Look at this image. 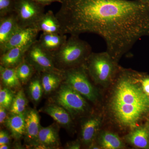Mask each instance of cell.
I'll return each instance as SVG.
<instances>
[{
  "label": "cell",
  "instance_id": "cell-1",
  "mask_svg": "<svg viewBox=\"0 0 149 149\" xmlns=\"http://www.w3.org/2000/svg\"><path fill=\"white\" fill-rule=\"evenodd\" d=\"M56 14L63 33H94L118 63L136 42L149 36V3L141 0H61Z\"/></svg>",
  "mask_w": 149,
  "mask_h": 149
},
{
  "label": "cell",
  "instance_id": "cell-2",
  "mask_svg": "<svg viewBox=\"0 0 149 149\" xmlns=\"http://www.w3.org/2000/svg\"><path fill=\"white\" fill-rule=\"evenodd\" d=\"M140 73L120 67L108 102L110 115L120 128L132 130L149 113V96L143 91Z\"/></svg>",
  "mask_w": 149,
  "mask_h": 149
},
{
  "label": "cell",
  "instance_id": "cell-3",
  "mask_svg": "<svg viewBox=\"0 0 149 149\" xmlns=\"http://www.w3.org/2000/svg\"><path fill=\"white\" fill-rule=\"evenodd\" d=\"M79 36L70 35L59 49L52 53L58 69L64 70L83 65L92 53L91 46Z\"/></svg>",
  "mask_w": 149,
  "mask_h": 149
},
{
  "label": "cell",
  "instance_id": "cell-4",
  "mask_svg": "<svg viewBox=\"0 0 149 149\" xmlns=\"http://www.w3.org/2000/svg\"><path fill=\"white\" fill-rule=\"evenodd\" d=\"M90 78L94 83L106 87L114 81L119 71L118 63L107 52H92L84 64Z\"/></svg>",
  "mask_w": 149,
  "mask_h": 149
},
{
  "label": "cell",
  "instance_id": "cell-5",
  "mask_svg": "<svg viewBox=\"0 0 149 149\" xmlns=\"http://www.w3.org/2000/svg\"><path fill=\"white\" fill-rule=\"evenodd\" d=\"M52 95L50 101L64 108L73 119L85 116L90 111L87 100L63 82Z\"/></svg>",
  "mask_w": 149,
  "mask_h": 149
},
{
  "label": "cell",
  "instance_id": "cell-6",
  "mask_svg": "<svg viewBox=\"0 0 149 149\" xmlns=\"http://www.w3.org/2000/svg\"><path fill=\"white\" fill-rule=\"evenodd\" d=\"M63 77L64 83L86 100L94 103L97 101L98 92L90 81L84 64L63 70Z\"/></svg>",
  "mask_w": 149,
  "mask_h": 149
},
{
  "label": "cell",
  "instance_id": "cell-7",
  "mask_svg": "<svg viewBox=\"0 0 149 149\" xmlns=\"http://www.w3.org/2000/svg\"><path fill=\"white\" fill-rule=\"evenodd\" d=\"M24 58L32 65L37 72H54L62 73L63 70L57 68L52 54L40 45L38 40L32 43L28 48Z\"/></svg>",
  "mask_w": 149,
  "mask_h": 149
},
{
  "label": "cell",
  "instance_id": "cell-8",
  "mask_svg": "<svg viewBox=\"0 0 149 149\" xmlns=\"http://www.w3.org/2000/svg\"><path fill=\"white\" fill-rule=\"evenodd\" d=\"M45 8L34 0H15L14 13L19 26L34 27L45 13Z\"/></svg>",
  "mask_w": 149,
  "mask_h": 149
},
{
  "label": "cell",
  "instance_id": "cell-9",
  "mask_svg": "<svg viewBox=\"0 0 149 149\" xmlns=\"http://www.w3.org/2000/svg\"><path fill=\"white\" fill-rule=\"evenodd\" d=\"M24 144L28 148L37 149L38 137L41 125L39 112L35 109L29 108L25 113Z\"/></svg>",
  "mask_w": 149,
  "mask_h": 149
},
{
  "label": "cell",
  "instance_id": "cell-10",
  "mask_svg": "<svg viewBox=\"0 0 149 149\" xmlns=\"http://www.w3.org/2000/svg\"><path fill=\"white\" fill-rule=\"evenodd\" d=\"M39 32L35 27H19L6 42L0 46V54L11 48L31 45L37 40Z\"/></svg>",
  "mask_w": 149,
  "mask_h": 149
},
{
  "label": "cell",
  "instance_id": "cell-11",
  "mask_svg": "<svg viewBox=\"0 0 149 149\" xmlns=\"http://www.w3.org/2000/svg\"><path fill=\"white\" fill-rule=\"evenodd\" d=\"M50 116L60 127L71 131L73 127V119L69 112L61 106L49 101L40 110Z\"/></svg>",
  "mask_w": 149,
  "mask_h": 149
},
{
  "label": "cell",
  "instance_id": "cell-12",
  "mask_svg": "<svg viewBox=\"0 0 149 149\" xmlns=\"http://www.w3.org/2000/svg\"><path fill=\"white\" fill-rule=\"evenodd\" d=\"M101 125V118L98 116H91L83 120L80 130L82 145L88 147L95 141Z\"/></svg>",
  "mask_w": 149,
  "mask_h": 149
},
{
  "label": "cell",
  "instance_id": "cell-13",
  "mask_svg": "<svg viewBox=\"0 0 149 149\" xmlns=\"http://www.w3.org/2000/svg\"><path fill=\"white\" fill-rule=\"evenodd\" d=\"M60 126L54 123L52 125L41 126L39 134V146L37 149H59L61 146L59 131Z\"/></svg>",
  "mask_w": 149,
  "mask_h": 149
},
{
  "label": "cell",
  "instance_id": "cell-14",
  "mask_svg": "<svg viewBox=\"0 0 149 149\" xmlns=\"http://www.w3.org/2000/svg\"><path fill=\"white\" fill-rule=\"evenodd\" d=\"M31 45L11 48L1 54L0 65L6 68H16L24 60L26 52Z\"/></svg>",
  "mask_w": 149,
  "mask_h": 149
},
{
  "label": "cell",
  "instance_id": "cell-15",
  "mask_svg": "<svg viewBox=\"0 0 149 149\" xmlns=\"http://www.w3.org/2000/svg\"><path fill=\"white\" fill-rule=\"evenodd\" d=\"M34 27L39 32L42 31L44 33L63 34L59 20L52 10L44 13L36 22Z\"/></svg>",
  "mask_w": 149,
  "mask_h": 149
},
{
  "label": "cell",
  "instance_id": "cell-16",
  "mask_svg": "<svg viewBox=\"0 0 149 149\" xmlns=\"http://www.w3.org/2000/svg\"><path fill=\"white\" fill-rule=\"evenodd\" d=\"M25 113L13 114L10 113L5 124V127L10 133L12 139L16 142H19L24 137L25 131Z\"/></svg>",
  "mask_w": 149,
  "mask_h": 149
},
{
  "label": "cell",
  "instance_id": "cell-17",
  "mask_svg": "<svg viewBox=\"0 0 149 149\" xmlns=\"http://www.w3.org/2000/svg\"><path fill=\"white\" fill-rule=\"evenodd\" d=\"M124 138L127 143L135 148L149 149V128L147 125L136 127Z\"/></svg>",
  "mask_w": 149,
  "mask_h": 149
},
{
  "label": "cell",
  "instance_id": "cell-18",
  "mask_svg": "<svg viewBox=\"0 0 149 149\" xmlns=\"http://www.w3.org/2000/svg\"><path fill=\"white\" fill-rule=\"evenodd\" d=\"M40 78L44 94L45 95H51L54 93L63 81V72H41L40 73Z\"/></svg>",
  "mask_w": 149,
  "mask_h": 149
},
{
  "label": "cell",
  "instance_id": "cell-19",
  "mask_svg": "<svg viewBox=\"0 0 149 149\" xmlns=\"http://www.w3.org/2000/svg\"><path fill=\"white\" fill-rule=\"evenodd\" d=\"M96 141L101 149H121L125 147L118 135L110 131L104 130L99 132Z\"/></svg>",
  "mask_w": 149,
  "mask_h": 149
},
{
  "label": "cell",
  "instance_id": "cell-20",
  "mask_svg": "<svg viewBox=\"0 0 149 149\" xmlns=\"http://www.w3.org/2000/svg\"><path fill=\"white\" fill-rule=\"evenodd\" d=\"M67 40L66 35L64 34L43 32L38 41L43 48L52 53L59 49Z\"/></svg>",
  "mask_w": 149,
  "mask_h": 149
},
{
  "label": "cell",
  "instance_id": "cell-21",
  "mask_svg": "<svg viewBox=\"0 0 149 149\" xmlns=\"http://www.w3.org/2000/svg\"><path fill=\"white\" fill-rule=\"evenodd\" d=\"M19 27L14 13L0 17V46L6 42Z\"/></svg>",
  "mask_w": 149,
  "mask_h": 149
},
{
  "label": "cell",
  "instance_id": "cell-22",
  "mask_svg": "<svg viewBox=\"0 0 149 149\" xmlns=\"http://www.w3.org/2000/svg\"><path fill=\"white\" fill-rule=\"evenodd\" d=\"M0 77L1 85L4 87L17 92L22 88L17 74L16 68H6L0 65Z\"/></svg>",
  "mask_w": 149,
  "mask_h": 149
},
{
  "label": "cell",
  "instance_id": "cell-23",
  "mask_svg": "<svg viewBox=\"0 0 149 149\" xmlns=\"http://www.w3.org/2000/svg\"><path fill=\"white\" fill-rule=\"evenodd\" d=\"M27 92L30 100L35 107L40 103L44 94L40 73L37 72L27 83Z\"/></svg>",
  "mask_w": 149,
  "mask_h": 149
},
{
  "label": "cell",
  "instance_id": "cell-24",
  "mask_svg": "<svg viewBox=\"0 0 149 149\" xmlns=\"http://www.w3.org/2000/svg\"><path fill=\"white\" fill-rule=\"evenodd\" d=\"M28 100L22 88L15 93L9 112L13 114L24 113L28 109Z\"/></svg>",
  "mask_w": 149,
  "mask_h": 149
},
{
  "label": "cell",
  "instance_id": "cell-25",
  "mask_svg": "<svg viewBox=\"0 0 149 149\" xmlns=\"http://www.w3.org/2000/svg\"><path fill=\"white\" fill-rule=\"evenodd\" d=\"M16 68L17 74L22 85H27L37 72L34 67L25 58Z\"/></svg>",
  "mask_w": 149,
  "mask_h": 149
},
{
  "label": "cell",
  "instance_id": "cell-26",
  "mask_svg": "<svg viewBox=\"0 0 149 149\" xmlns=\"http://www.w3.org/2000/svg\"><path fill=\"white\" fill-rule=\"evenodd\" d=\"M14 91L3 85L0 89V106L9 110L15 95Z\"/></svg>",
  "mask_w": 149,
  "mask_h": 149
},
{
  "label": "cell",
  "instance_id": "cell-27",
  "mask_svg": "<svg viewBox=\"0 0 149 149\" xmlns=\"http://www.w3.org/2000/svg\"><path fill=\"white\" fill-rule=\"evenodd\" d=\"M15 0H0V17L14 13Z\"/></svg>",
  "mask_w": 149,
  "mask_h": 149
},
{
  "label": "cell",
  "instance_id": "cell-28",
  "mask_svg": "<svg viewBox=\"0 0 149 149\" xmlns=\"http://www.w3.org/2000/svg\"><path fill=\"white\" fill-rule=\"evenodd\" d=\"M11 135L8 130L1 129L0 131V145L3 144L10 145L11 142Z\"/></svg>",
  "mask_w": 149,
  "mask_h": 149
},
{
  "label": "cell",
  "instance_id": "cell-29",
  "mask_svg": "<svg viewBox=\"0 0 149 149\" xmlns=\"http://www.w3.org/2000/svg\"><path fill=\"white\" fill-rule=\"evenodd\" d=\"M139 80L143 91L149 96V76H145L141 74Z\"/></svg>",
  "mask_w": 149,
  "mask_h": 149
},
{
  "label": "cell",
  "instance_id": "cell-30",
  "mask_svg": "<svg viewBox=\"0 0 149 149\" xmlns=\"http://www.w3.org/2000/svg\"><path fill=\"white\" fill-rule=\"evenodd\" d=\"M10 114L8 110L3 107L0 106V124L2 126H4L7 119Z\"/></svg>",
  "mask_w": 149,
  "mask_h": 149
},
{
  "label": "cell",
  "instance_id": "cell-31",
  "mask_svg": "<svg viewBox=\"0 0 149 149\" xmlns=\"http://www.w3.org/2000/svg\"><path fill=\"white\" fill-rule=\"evenodd\" d=\"M82 143L81 141L77 139L74 141L67 142L65 146V148L68 149H79L81 148Z\"/></svg>",
  "mask_w": 149,
  "mask_h": 149
},
{
  "label": "cell",
  "instance_id": "cell-32",
  "mask_svg": "<svg viewBox=\"0 0 149 149\" xmlns=\"http://www.w3.org/2000/svg\"><path fill=\"white\" fill-rule=\"evenodd\" d=\"M34 1L45 7L49 5L52 3L54 2H58L60 3H61V0H34Z\"/></svg>",
  "mask_w": 149,
  "mask_h": 149
},
{
  "label": "cell",
  "instance_id": "cell-33",
  "mask_svg": "<svg viewBox=\"0 0 149 149\" xmlns=\"http://www.w3.org/2000/svg\"><path fill=\"white\" fill-rule=\"evenodd\" d=\"M88 149H101V147L99 146L98 144L97 143V142L95 143V142H93V143L91 144L89 147H88Z\"/></svg>",
  "mask_w": 149,
  "mask_h": 149
},
{
  "label": "cell",
  "instance_id": "cell-34",
  "mask_svg": "<svg viewBox=\"0 0 149 149\" xmlns=\"http://www.w3.org/2000/svg\"><path fill=\"white\" fill-rule=\"evenodd\" d=\"M11 148L10 145L8 144H3L0 145V149H9Z\"/></svg>",
  "mask_w": 149,
  "mask_h": 149
},
{
  "label": "cell",
  "instance_id": "cell-35",
  "mask_svg": "<svg viewBox=\"0 0 149 149\" xmlns=\"http://www.w3.org/2000/svg\"><path fill=\"white\" fill-rule=\"evenodd\" d=\"M141 1L144 2L149 3V0H141Z\"/></svg>",
  "mask_w": 149,
  "mask_h": 149
},
{
  "label": "cell",
  "instance_id": "cell-36",
  "mask_svg": "<svg viewBox=\"0 0 149 149\" xmlns=\"http://www.w3.org/2000/svg\"><path fill=\"white\" fill-rule=\"evenodd\" d=\"M147 126H148V127L149 128V118L148 119V124H147Z\"/></svg>",
  "mask_w": 149,
  "mask_h": 149
}]
</instances>
